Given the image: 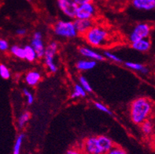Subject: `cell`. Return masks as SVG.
Returning a JSON list of instances; mask_svg holds the SVG:
<instances>
[{
  "instance_id": "cell-9",
  "label": "cell",
  "mask_w": 155,
  "mask_h": 154,
  "mask_svg": "<svg viewBox=\"0 0 155 154\" xmlns=\"http://www.w3.org/2000/svg\"><path fill=\"white\" fill-rule=\"evenodd\" d=\"M30 45L35 50L38 58H43L45 53V44L43 42V34L40 31H36L33 33L32 38L31 39Z\"/></svg>"
},
{
  "instance_id": "cell-10",
  "label": "cell",
  "mask_w": 155,
  "mask_h": 154,
  "mask_svg": "<svg viewBox=\"0 0 155 154\" xmlns=\"http://www.w3.org/2000/svg\"><path fill=\"white\" fill-rule=\"evenodd\" d=\"M73 22H74L75 28L77 29L78 35H81V36L84 35L87 31L94 25L93 20H84L75 18Z\"/></svg>"
},
{
  "instance_id": "cell-19",
  "label": "cell",
  "mask_w": 155,
  "mask_h": 154,
  "mask_svg": "<svg viewBox=\"0 0 155 154\" xmlns=\"http://www.w3.org/2000/svg\"><path fill=\"white\" fill-rule=\"evenodd\" d=\"M10 53L11 55L21 60H25V50L24 47L18 44H14L10 47Z\"/></svg>"
},
{
  "instance_id": "cell-5",
  "label": "cell",
  "mask_w": 155,
  "mask_h": 154,
  "mask_svg": "<svg viewBox=\"0 0 155 154\" xmlns=\"http://www.w3.org/2000/svg\"><path fill=\"white\" fill-rule=\"evenodd\" d=\"M58 51V44L57 42H50L46 47L45 53L43 56V62L45 67L51 73H56L58 72V65L55 62V56Z\"/></svg>"
},
{
  "instance_id": "cell-17",
  "label": "cell",
  "mask_w": 155,
  "mask_h": 154,
  "mask_svg": "<svg viewBox=\"0 0 155 154\" xmlns=\"http://www.w3.org/2000/svg\"><path fill=\"white\" fill-rule=\"evenodd\" d=\"M24 50H25V60H26L28 62H34L37 60V54H36L35 50L32 48V47L30 44L25 46Z\"/></svg>"
},
{
  "instance_id": "cell-30",
  "label": "cell",
  "mask_w": 155,
  "mask_h": 154,
  "mask_svg": "<svg viewBox=\"0 0 155 154\" xmlns=\"http://www.w3.org/2000/svg\"><path fill=\"white\" fill-rule=\"evenodd\" d=\"M65 154H84L81 150V148H77V147H73L70 148L69 149L66 151Z\"/></svg>"
},
{
  "instance_id": "cell-11",
  "label": "cell",
  "mask_w": 155,
  "mask_h": 154,
  "mask_svg": "<svg viewBox=\"0 0 155 154\" xmlns=\"http://www.w3.org/2000/svg\"><path fill=\"white\" fill-rule=\"evenodd\" d=\"M132 7L141 11L155 10V0H131Z\"/></svg>"
},
{
  "instance_id": "cell-24",
  "label": "cell",
  "mask_w": 155,
  "mask_h": 154,
  "mask_svg": "<svg viewBox=\"0 0 155 154\" xmlns=\"http://www.w3.org/2000/svg\"><path fill=\"white\" fill-rule=\"evenodd\" d=\"M102 55L104 57V58L108 59V60L111 61L113 62L117 63V64H120V63L123 62V61H122V59L120 58V57H118L117 54L109 51H104Z\"/></svg>"
},
{
  "instance_id": "cell-16",
  "label": "cell",
  "mask_w": 155,
  "mask_h": 154,
  "mask_svg": "<svg viewBox=\"0 0 155 154\" xmlns=\"http://www.w3.org/2000/svg\"><path fill=\"white\" fill-rule=\"evenodd\" d=\"M124 65L128 68L131 69V70L136 71V72H140L141 74L147 75L150 72L149 68L143 64H141V63L133 62V61H126V62H124Z\"/></svg>"
},
{
  "instance_id": "cell-8",
  "label": "cell",
  "mask_w": 155,
  "mask_h": 154,
  "mask_svg": "<svg viewBox=\"0 0 155 154\" xmlns=\"http://www.w3.org/2000/svg\"><path fill=\"white\" fill-rule=\"evenodd\" d=\"M57 6L65 17L70 20L75 19L77 5L73 0H57Z\"/></svg>"
},
{
  "instance_id": "cell-3",
  "label": "cell",
  "mask_w": 155,
  "mask_h": 154,
  "mask_svg": "<svg viewBox=\"0 0 155 154\" xmlns=\"http://www.w3.org/2000/svg\"><path fill=\"white\" fill-rule=\"evenodd\" d=\"M83 38L89 46L94 48L107 47L111 42V35L109 30L98 25H94L83 35Z\"/></svg>"
},
{
  "instance_id": "cell-31",
  "label": "cell",
  "mask_w": 155,
  "mask_h": 154,
  "mask_svg": "<svg viewBox=\"0 0 155 154\" xmlns=\"http://www.w3.org/2000/svg\"><path fill=\"white\" fill-rule=\"evenodd\" d=\"M27 34V30L24 28H20L16 30V35L19 36V37H23Z\"/></svg>"
},
{
  "instance_id": "cell-22",
  "label": "cell",
  "mask_w": 155,
  "mask_h": 154,
  "mask_svg": "<svg viewBox=\"0 0 155 154\" xmlns=\"http://www.w3.org/2000/svg\"><path fill=\"white\" fill-rule=\"evenodd\" d=\"M30 118H31V113L29 112L25 111L21 113V115L18 116V120H17V123L19 128H23L28 123V122L29 121Z\"/></svg>"
},
{
  "instance_id": "cell-15",
  "label": "cell",
  "mask_w": 155,
  "mask_h": 154,
  "mask_svg": "<svg viewBox=\"0 0 155 154\" xmlns=\"http://www.w3.org/2000/svg\"><path fill=\"white\" fill-rule=\"evenodd\" d=\"M97 65V61L91 59H82L78 61L76 63V68L77 70L81 72H86V71L91 70Z\"/></svg>"
},
{
  "instance_id": "cell-27",
  "label": "cell",
  "mask_w": 155,
  "mask_h": 154,
  "mask_svg": "<svg viewBox=\"0 0 155 154\" xmlns=\"http://www.w3.org/2000/svg\"><path fill=\"white\" fill-rule=\"evenodd\" d=\"M93 105H94V106L95 107V109H97L100 112L107 113V114H109V115H112V112L110 111V109H109L106 105H105L104 104H102V102H93Z\"/></svg>"
},
{
  "instance_id": "cell-13",
  "label": "cell",
  "mask_w": 155,
  "mask_h": 154,
  "mask_svg": "<svg viewBox=\"0 0 155 154\" xmlns=\"http://www.w3.org/2000/svg\"><path fill=\"white\" fill-rule=\"evenodd\" d=\"M42 80L41 72L38 70H30L25 76V82L29 87H35Z\"/></svg>"
},
{
  "instance_id": "cell-32",
  "label": "cell",
  "mask_w": 155,
  "mask_h": 154,
  "mask_svg": "<svg viewBox=\"0 0 155 154\" xmlns=\"http://www.w3.org/2000/svg\"><path fill=\"white\" fill-rule=\"evenodd\" d=\"M73 1L75 2V3L77 4V6H79V5H81V4L86 3V2H93L94 0H73Z\"/></svg>"
},
{
  "instance_id": "cell-20",
  "label": "cell",
  "mask_w": 155,
  "mask_h": 154,
  "mask_svg": "<svg viewBox=\"0 0 155 154\" xmlns=\"http://www.w3.org/2000/svg\"><path fill=\"white\" fill-rule=\"evenodd\" d=\"M140 127H141V131L143 134L148 136L150 135L153 133V121L150 119L144 121L143 123L140 124Z\"/></svg>"
},
{
  "instance_id": "cell-1",
  "label": "cell",
  "mask_w": 155,
  "mask_h": 154,
  "mask_svg": "<svg viewBox=\"0 0 155 154\" xmlns=\"http://www.w3.org/2000/svg\"><path fill=\"white\" fill-rule=\"evenodd\" d=\"M154 111V104L147 97H139L131 102L129 107L130 118L132 123L140 125L150 119Z\"/></svg>"
},
{
  "instance_id": "cell-23",
  "label": "cell",
  "mask_w": 155,
  "mask_h": 154,
  "mask_svg": "<svg viewBox=\"0 0 155 154\" xmlns=\"http://www.w3.org/2000/svg\"><path fill=\"white\" fill-rule=\"evenodd\" d=\"M78 80L79 84H81V86L84 89L87 93H91L93 91L92 87H91V85L88 80H87V79L84 76L81 75V76H79Z\"/></svg>"
},
{
  "instance_id": "cell-2",
  "label": "cell",
  "mask_w": 155,
  "mask_h": 154,
  "mask_svg": "<svg viewBox=\"0 0 155 154\" xmlns=\"http://www.w3.org/2000/svg\"><path fill=\"white\" fill-rule=\"evenodd\" d=\"M114 145V141L106 135L89 136L83 141L81 149L84 154H106Z\"/></svg>"
},
{
  "instance_id": "cell-25",
  "label": "cell",
  "mask_w": 155,
  "mask_h": 154,
  "mask_svg": "<svg viewBox=\"0 0 155 154\" xmlns=\"http://www.w3.org/2000/svg\"><path fill=\"white\" fill-rule=\"evenodd\" d=\"M11 76L10 68L6 64H0V77L3 80H9Z\"/></svg>"
},
{
  "instance_id": "cell-14",
  "label": "cell",
  "mask_w": 155,
  "mask_h": 154,
  "mask_svg": "<svg viewBox=\"0 0 155 154\" xmlns=\"http://www.w3.org/2000/svg\"><path fill=\"white\" fill-rule=\"evenodd\" d=\"M131 46L135 51H137L141 53H147L150 51L151 47V43L148 38L137 40L131 43Z\"/></svg>"
},
{
  "instance_id": "cell-29",
  "label": "cell",
  "mask_w": 155,
  "mask_h": 154,
  "mask_svg": "<svg viewBox=\"0 0 155 154\" xmlns=\"http://www.w3.org/2000/svg\"><path fill=\"white\" fill-rule=\"evenodd\" d=\"M10 43L5 39L0 38V51L2 52H6L10 50Z\"/></svg>"
},
{
  "instance_id": "cell-7",
  "label": "cell",
  "mask_w": 155,
  "mask_h": 154,
  "mask_svg": "<svg viewBox=\"0 0 155 154\" xmlns=\"http://www.w3.org/2000/svg\"><path fill=\"white\" fill-rule=\"evenodd\" d=\"M98 14V9L94 2H86L77 6L76 11V18L77 19L93 20Z\"/></svg>"
},
{
  "instance_id": "cell-4",
  "label": "cell",
  "mask_w": 155,
  "mask_h": 154,
  "mask_svg": "<svg viewBox=\"0 0 155 154\" xmlns=\"http://www.w3.org/2000/svg\"><path fill=\"white\" fill-rule=\"evenodd\" d=\"M53 31L56 36L61 39H74L78 36L74 22L71 20H60L53 26Z\"/></svg>"
},
{
  "instance_id": "cell-12",
  "label": "cell",
  "mask_w": 155,
  "mask_h": 154,
  "mask_svg": "<svg viewBox=\"0 0 155 154\" xmlns=\"http://www.w3.org/2000/svg\"><path fill=\"white\" fill-rule=\"evenodd\" d=\"M79 53L80 54L82 55L83 57H86L87 59H91V60H94L95 61H102L104 60V57L103 55L97 52L96 51L91 49L90 47H79Z\"/></svg>"
},
{
  "instance_id": "cell-18",
  "label": "cell",
  "mask_w": 155,
  "mask_h": 154,
  "mask_svg": "<svg viewBox=\"0 0 155 154\" xmlns=\"http://www.w3.org/2000/svg\"><path fill=\"white\" fill-rule=\"evenodd\" d=\"M87 93L85 90L81 86V84H76L73 87V92L71 94L70 97L72 99H77V98H84L87 96Z\"/></svg>"
},
{
  "instance_id": "cell-26",
  "label": "cell",
  "mask_w": 155,
  "mask_h": 154,
  "mask_svg": "<svg viewBox=\"0 0 155 154\" xmlns=\"http://www.w3.org/2000/svg\"><path fill=\"white\" fill-rule=\"evenodd\" d=\"M22 92H23V94L25 96V98L26 102H27L28 105H32L34 103V101H35V98H34V95L32 94V93L27 88H23Z\"/></svg>"
},
{
  "instance_id": "cell-28",
  "label": "cell",
  "mask_w": 155,
  "mask_h": 154,
  "mask_svg": "<svg viewBox=\"0 0 155 154\" xmlns=\"http://www.w3.org/2000/svg\"><path fill=\"white\" fill-rule=\"evenodd\" d=\"M106 154H128V152L121 146L114 145V146L110 151L106 152Z\"/></svg>"
},
{
  "instance_id": "cell-21",
  "label": "cell",
  "mask_w": 155,
  "mask_h": 154,
  "mask_svg": "<svg viewBox=\"0 0 155 154\" xmlns=\"http://www.w3.org/2000/svg\"><path fill=\"white\" fill-rule=\"evenodd\" d=\"M25 136L23 133H21L17 137L15 143H14V147H13V154H21L22 145H23L24 140H25Z\"/></svg>"
},
{
  "instance_id": "cell-6",
  "label": "cell",
  "mask_w": 155,
  "mask_h": 154,
  "mask_svg": "<svg viewBox=\"0 0 155 154\" xmlns=\"http://www.w3.org/2000/svg\"><path fill=\"white\" fill-rule=\"evenodd\" d=\"M151 30L152 27L150 24L146 22L137 24L128 35V41L132 43L140 39H147L151 33Z\"/></svg>"
}]
</instances>
